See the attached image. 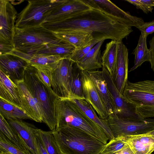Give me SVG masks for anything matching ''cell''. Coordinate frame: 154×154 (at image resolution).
<instances>
[{
	"label": "cell",
	"instance_id": "obj_1",
	"mask_svg": "<svg viewBox=\"0 0 154 154\" xmlns=\"http://www.w3.org/2000/svg\"><path fill=\"white\" fill-rule=\"evenodd\" d=\"M42 26L54 32L73 31L85 32L94 40L111 39L122 41L133 30L101 11L91 9L76 14L63 20L45 23Z\"/></svg>",
	"mask_w": 154,
	"mask_h": 154
},
{
	"label": "cell",
	"instance_id": "obj_2",
	"mask_svg": "<svg viewBox=\"0 0 154 154\" xmlns=\"http://www.w3.org/2000/svg\"><path fill=\"white\" fill-rule=\"evenodd\" d=\"M55 116L56 130L71 126L85 131L105 144L109 140L102 128L88 118L70 99L58 97Z\"/></svg>",
	"mask_w": 154,
	"mask_h": 154
},
{
	"label": "cell",
	"instance_id": "obj_3",
	"mask_svg": "<svg viewBox=\"0 0 154 154\" xmlns=\"http://www.w3.org/2000/svg\"><path fill=\"white\" fill-rule=\"evenodd\" d=\"M53 132L58 149L64 154H100L106 145L75 127L66 126Z\"/></svg>",
	"mask_w": 154,
	"mask_h": 154
},
{
	"label": "cell",
	"instance_id": "obj_4",
	"mask_svg": "<svg viewBox=\"0 0 154 154\" xmlns=\"http://www.w3.org/2000/svg\"><path fill=\"white\" fill-rule=\"evenodd\" d=\"M24 81L37 100L43 117V122L51 131L56 130L55 108L58 97L51 88L45 85L38 76L36 69L29 65L25 73Z\"/></svg>",
	"mask_w": 154,
	"mask_h": 154
},
{
	"label": "cell",
	"instance_id": "obj_5",
	"mask_svg": "<svg viewBox=\"0 0 154 154\" xmlns=\"http://www.w3.org/2000/svg\"><path fill=\"white\" fill-rule=\"evenodd\" d=\"M63 42L53 32L42 26L24 28H15L14 49L21 52L31 54Z\"/></svg>",
	"mask_w": 154,
	"mask_h": 154
},
{
	"label": "cell",
	"instance_id": "obj_6",
	"mask_svg": "<svg viewBox=\"0 0 154 154\" xmlns=\"http://www.w3.org/2000/svg\"><path fill=\"white\" fill-rule=\"evenodd\" d=\"M122 95L143 119L154 117V80H128Z\"/></svg>",
	"mask_w": 154,
	"mask_h": 154
},
{
	"label": "cell",
	"instance_id": "obj_7",
	"mask_svg": "<svg viewBox=\"0 0 154 154\" xmlns=\"http://www.w3.org/2000/svg\"><path fill=\"white\" fill-rule=\"evenodd\" d=\"M66 0L28 1L26 6L17 15L15 27L24 28L42 26L51 12Z\"/></svg>",
	"mask_w": 154,
	"mask_h": 154
},
{
	"label": "cell",
	"instance_id": "obj_8",
	"mask_svg": "<svg viewBox=\"0 0 154 154\" xmlns=\"http://www.w3.org/2000/svg\"><path fill=\"white\" fill-rule=\"evenodd\" d=\"M17 14L10 1L0 0V55L10 53L14 49Z\"/></svg>",
	"mask_w": 154,
	"mask_h": 154
},
{
	"label": "cell",
	"instance_id": "obj_9",
	"mask_svg": "<svg viewBox=\"0 0 154 154\" xmlns=\"http://www.w3.org/2000/svg\"><path fill=\"white\" fill-rule=\"evenodd\" d=\"M76 63L71 59H63L50 71L51 88L58 97L70 98L71 83Z\"/></svg>",
	"mask_w": 154,
	"mask_h": 154
},
{
	"label": "cell",
	"instance_id": "obj_10",
	"mask_svg": "<svg viewBox=\"0 0 154 154\" xmlns=\"http://www.w3.org/2000/svg\"><path fill=\"white\" fill-rule=\"evenodd\" d=\"M114 137L145 133L154 130V122L146 119L143 121H131L119 117L115 113L107 119Z\"/></svg>",
	"mask_w": 154,
	"mask_h": 154
},
{
	"label": "cell",
	"instance_id": "obj_11",
	"mask_svg": "<svg viewBox=\"0 0 154 154\" xmlns=\"http://www.w3.org/2000/svg\"><path fill=\"white\" fill-rule=\"evenodd\" d=\"M102 71L114 102L115 108L114 113L121 118L136 121H145L137 113L134 106L119 93L107 69L102 66Z\"/></svg>",
	"mask_w": 154,
	"mask_h": 154
},
{
	"label": "cell",
	"instance_id": "obj_12",
	"mask_svg": "<svg viewBox=\"0 0 154 154\" xmlns=\"http://www.w3.org/2000/svg\"><path fill=\"white\" fill-rule=\"evenodd\" d=\"M92 9L98 10L117 21L130 27H137L144 23L143 19L131 15L108 0H84Z\"/></svg>",
	"mask_w": 154,
	"mask_h": 154
},
{
	"label": "cell",
	"instance_id": "obj_13",
	"mask_svg": "<svg viewBox=\"0 0 154 154\" xmlns=\"http://www.w3.org/2000/svg\"><path fill=\"white\" fill-rule=\"evenodd\" d=\"M29 65L26 60L16 55L11 53L0 55V70L14 83L24 79Z\"/></svg>",
	"mask_w": 154,
	"mask_h": 154
},
{
	"label": "cell",
	"instance_id": "obj_14",
	"mask_svg": "<svg viewBox=\"0 0 154 154\" xmlns=\"http://www.w3.org/2000/svg\"><path fill=\"white\" fill-rule=\"evenodd\" d=\"M81 72L85 100L91 105L100 118L107 119L109 116L107 110L94 84L87 72L82 70Z\"/></svg>",
	"mask_w": 154,
	"mask_h": 154
},
{
	"label": "cell",
	"instance_id": "obj_15",
	"mask_svg": "<svg viewBox=\"0 0 154 154\" xmlns=\"http://www.w3.org/2000/svg\"><path fill=\"white\" fill-rule=\"evenodd\" d=\"M15 83L17 87L21 108L32 120L42 122L43 117L38 102L24 79Z\"/></svg>",
	"mask_w": 154,
	"mask_h": 154
},
{
	"label": "cell",
	"instance_id": "obj_16",
	"mask_svg": "<svg viewBox=\"0 0 154 154\" xmlns=\"http://www.w3.org/2000/svg\"><path fill=\"white\" fill-rule=\"evenodd\" d=\"M19 134L31 154H40L37 132L39 128L22 120H7Z\"/></svg>",
	"mask_w": 154,
	"mask_h": 154
},
{
	"label": "cell",
	"instance_id": "obj_17",
	"mask_svg": "<svg viewBox=\"0 0 154 154\" xmlns=\"http://www.w3.org/2000/svg\"><path fill=\"white\" fill-rule=\"evenodd\" d=\"M128 51L122 41L118 42L116 71L112 79L117 90L122 95L128 81Z\"/></svg>",
	"mask_w": 154,
	"mask_h": 154
},
{
	"label": "cell",
	"instance_id": "obj_18",
	"mask_svg": "<svg viewBox=\"0 0 154 154\" xmlns=\"http://www.w3.org/2000/svg\"><path fill=\"white\" fill-rule=\"evenodd\" d=\"M91 9L84 0H67L51 12L45 23L60 21L76 14Z\"/></svg>",
	"mask_w": 154,
	"mask_h": 154
},
{
	"label": "cell",
	"instance_id": "obj_19",
	"mask_svg": "<svg viewBox=\"0 0 154 154\" xmlns=\"http://www.w3.org/2000/svg\"><path fill=\"white\" fill-rule=\"evenodd\" d=\"M10 53L19 56L24 59L29 65L36 68L52 70L57 66L59 61L63 59L59 56L42 54H29L14 49Z\"/></svg>",
	"mask_w": 154,
	"mask_h": 154
},
{
	"label": "cell",
	"instance_id": "obj_20",
	"mask_svg": "<svg viewBox=\"0 0 154 154\" xmlns=\"http://www.w3.org/2000/svg\"><path fill=\"white\" fill-rule=\"evenodd\" d=\"M87 72L94 84L109 115L115 113L114 102L102 71L95 70Z\"/></svg>",
	"mask_w": 154,
	"mask_h": 154
},
{
	"label": "cell",
	"instance_id": "obj_21",
	"mask_svg": "<svg viewBox=\"0 0 154 154\" xmlns=\"http://www.w3.org/2000/svg\"><path fill=\"white\" fill-rule=\"evenodd\" d=\"M0 98L11 104L21 108L18 89L16 84L1 70Z\"/></svg>",
	"mask_w": 154,
	"mask_h": 154
},
{
	"label": "cell",
	"instance_id": "obj_22",
	"mask_svg": "<svg viewBox=\"0 0 154 154\" xmlns=\"http://www.w3.org/2000/svg\"><path fill=\"white\" fill-rule=\"evenodd\" d=\"M104 41L99 42L83 58L76 62L81 70L88 72L102 68L100 48Z\"/></svg>",
	"mask_w": 154,
	"mask_h": 154
},
{
	"label": "cell",
	"instance_id": "obj_23",
	"mask_svg": "<svg viewBox=\"0 0 154 154\" xmlns=\"http://www.w3.org/2000/svg\"><path fill=\"white\" fill-rule=\"evenodd\" d=\"M70 99L82 111L88 118L102 128L109 140H110L114 137L109 127L107 119H102L100 118L89 103L85 100Z\"/></svg>",
	"mask_w": 154,
	"mask_h": 154
},
{
	"label": "cell",
	"instance_id": "obj_24",
	"mask_svg": "<svg viewBox=\"0 0 154 154\" xmlns=\"http://www.w3.org/2000/svg\"><path fill=\"white\" fill-rule=\"evenodd\" d=\"M54 33L59 38L74 46L76 50L88 46L94 39L91 35L85 32L73 31Z\"/></svg>",
	"mask_w": 154,
	"mask_h": 154
},
{
	"label": "cell",
	"instance_id": "obj_25",
	"mask_svg": "<svg viewBox=\"0 0 154 154\" xmlns=\"http://www.w3.org/2000/svg\"><path fill=\"white\" fill-rule=\"evenodd\" d=\"M0 132L14 146L28 154H31L19 134L0 114Z\"/></svg>",
	"mask_w": 154,
	"mask_h": 154
},
{
	"label": "cell",
	"instance_id": "obj_26",
	"mask_svg": "<svg viewBox=\"0 0 154 154\" xmlns=\"http://www.w3.org/2000/svg\"><path fill=\"white\" fill-rule=\"evenodd\" d=\"M118 42L116 40H112L107 43L102 56V66L107 69L112 78L116 71Z\"/></svg>",
	"mask_w": 154,
	"mask_h": 154
},
{
	"label": "cell",
	"instance_id": "obj_27",
	"mask_svg": "<svg viewBox=\"0 0 154 154\" xmlns=\"http://www.w3.org/2000/svg\"><path fill=\"white\" fill-rule=\"evenodd\" d=\"M75 50L72 45L64 41L60 44L49 46L31 54L59 56L63 59H71Z\"/></svg>",
	"mask_w": 154,
	"mask_h": 154
},
{
	"label": "cell",
	"instance_id": "obj_28",
	"mask_svg": "<svg viewBox=\"0 0 154 154\" xmlns=\"http://www.w3.org/2000/svg\"><path fill=\"white\" fill-rule=\"evenodd\" d=\"M147 37L142 34L140 35L137 45L132 53L135 55L134 64L130 72L135 70L145 62H150V52L147 46Z\"/></svg>",
	"mask_w": 154,
	"mask_h": 154
},
{
	"label": "cell",
	"instance_id": "obj_29",
	"mask_svg": "<svg viewBox=\"0 0 154 154\" xmlns=\"http://www.w3.org/2000/svg\"><path fill=\"white\" fill-rule=\"evenodd\" d=\"M0 114L7 120H32L22 108L11 104L0 98Z\"/></svg>",
	"mask_w": 154,
	"mask_h": 154
},
{
	"label": "cell",
	"instance_id": "obj_30",
	"mask_svg": "<svg viewBox=\"0 0 154 154\" xmlns=\"http://www.w3.org/2000/svg\"><path fill=\"white\" fill-rule=\"evenodd\" d=\"M82 70L77 63L74 68L70 90V99L85 100L83 94Z\"/></svg>",
	"mask_w": 154,
	"mask_h": 154
},
{
	"label": "cell",
	"instance_id": "obj_31",
	"mask_svg": "<svg viewBox=\"0 0 154 154\" xmlns=\"http://www.w3.org/2000/svg\"><path fill=\"white\" fill-rule=\"evenodd\" d=\"M117 137L126 144L134 154H150L153 152L149 148L141 142L133 135Z\"/></svg>",
	"mask_w": 154,
	"mask_h": 154
},
{
	"label": "cell",
	"instance_id": "obj_32",
	"mask_svg": "<svg viewBox=\"0 0 154 154\" xmlns=\"http://www.w3.org/2000/svg\"><path fill=\"white\" fill-rule=\"evenodd\" d=\"M37 134L48 154H58L53 131H45L38 129Z\"/></svg>",
	"mask_w": 154,
	"mask_h": 154
},
{
	"label": "cell",
	"instance_id": "obj_33",
	"mask_svg": "<svg viewBox=\"0 0 154 154\" xmlns=\"http://www.w3.org/2000/svg\"><path fill=\"white\" fill-rule=\"evenodd\" d=\"M127 145L118 137H114L105 145L100 154H109L118 152Z\"/></svg>",
	"mask_w": 154,
	"mask_h": 154
},
{
	"label": "cell",
	"instance_id": "obj_34",
	"mask_svg": "<svg viewBox=\"0 0 154 154\" xmlns=\"http://www.w3.org/2000/svg\"><path fill=\"white\" fill-rule=\"evenodd\" d=\"M0 149L8 152L11 154H28L12 144L0 132Z\"/></svg>",
	"mask_w": 154,
	"mask_h": 154
},
{
	"label": "cell",
	"instance_id": "obj_35",
	"mask_svg": "<svg viewBox=\"0 0 154 154\" xmlns=\"http://www.w3.org/2000/svg\"><path fill=\"white\" fill-rule=\"evenodd\" d=\"M100 41L94 39L88 46L81 49L76 50L71 59L76 62L79 61L83 58L90 50Z\"/></svg>",
	"mask_w": 154,
	"mask_h": 154
},
{
	"label": "cell",
	"instance_id": "obj_36",
	"mask_svg": "<svg viewBox=\"0 0 154 154\" xmlns=\"http://www.w3.org/2000/svg\"><path fill=\"white\" fill-rule=\"evenodd\" d=\"M133 135L141 142L154 151V135L147 132Z\"/></svg>",
	"mask_w": 154,
	"mask_h": 154
},
{
	"label": "cell",
	"instance_id": "obj_37",
	"mask_svg": "<svg viewBox=\"0 0 154 154\" xmlns=\"http://www.w3.org/2000/svg\"><path fill=\"white\" fill-rule=\"evenodd\" d=\"M37 74L42 81L48 87L51 88L50 71L46 69L36 68Z\"/></svg>",
	"mask_w": 154,
	"mask_h": 154
},
{
	"label": "cell",
	"instance_id": "obj_38",
	"mask_svg": "<svg viewBox=\"0 0 154 154\" xmlns=\"http://www.w3.org/2000/svg\"><path fill=\"white\" fill-rule=\"evenodd\" d=\"M136 28L141 32V34L147 36L154 32V19L152 21L144 22Z\"/></svg>",
	"mask_w": 154,
	"mask_h": 154
},
{
	"label": "cell",
	"instance_id": "obj_39",
	"mask_svg": "<svg viewBox=\"0 0 154 154\" xmlns=\"http://www.w3.org/2000/svg\"><path fill=\"white\" fill-rule=\"evenodd\" d=\"M125 1L136 6L137 8L142 10L145 14L152 12L153 10V7L148 6L141 2L140 0H126Z\"/></svg>",
	"mask_w": 154,
	"mask_h": 154
},
{
	"label": "cell",
	"instance_id": "obj_40",
	"mask_svg": "<svg viewBox=\"0 0 154 154\" xmlns=\"http://www.w3.org/2000/svg\"><path fill=\"white\" fill-rule=\"evenodd\" d=\"M150 52V60L151 67L154 72V36L149 42Z\"/></svg>",
	"mask_w": 154,
	"mask_h": 154
},
{
	"label": "cell",
	"instance_id": "obj_41",
	"mask_svg": "<svg viewBox=\"0 0 154 154\" xmlns=\"http://www.w3.org/2000/svg\"><path fill=\"white\" fill-rule=\"evenodd\" d=\"M116 154H134L130 147L127 145L120 151L116 152Z\"/></svg>",
	"mask_w": 154,
	"mask_h": 154
},
{
	"label": "cell",
	"instance_id": "obj_42",
	"mask_svg": "<svg viewBox=\"0 0 154 154\" xmlns=\"http://www.w3.org/2000/svg\"><path fill=\"white\" fill-rule=\"evenodd\" d=\"M37 141L40 154H48L38 137Z\"/></svg>",
	"mask_w": 154,
	"mask_h": 154
},
{
	"label": "cell",
	"instance_id": "obj_43",
	"mask_svg": "<svg viewBox=\"0 0 154 154\" xmlns=\"http://www.w3.org/2000/svg\"><path fill=\"white\" fill-rule=\"evenodd\" d=\"M141 2L148 6L153 7L154 6V0H140Z\"/></svg>",
	"mask_w": 154,
	"mask_h": 154
},
{
	"label": "cell",
	"instance_id": "obj_44",
	"mask_svg": "<svg viewBox=\"0 0 154 154\" xmlns=\"http://www.w3.org/2000/svg\"><path fill=\"white\" fill-rule=\"evenodd\" d=\"M0 154H11L8 152L0 149Z\"/></svg>",
	"mask_w": 154,
	"mask_h": 154
},
{
	"label": "cell",
	"instance_id": "obj_45",
	"mask_svg": "<svg viewBox=\"0 0 154 154\" xmlns=\"http://www.w3.org/2000/svg\"><path fill=\"white\" fill-rule=\"evenodd\" d=\"M147 133L149 134L154 135V130Z\"/></svg>",
	"mask_w": 154,
	"mask_h": 154
},
{
	"label": "cell",
	"instance_id": "obj_46",
	"mask_svg": "<svg viewBox=\"0 0 154 154\" xmlns=\"http://www.w3.org/2000/svg\"><path fill=\"white\" fill-rule=\"evenodd\" d=\"M57 151L58 153V154H64L62 153L58 149L57 146Z\"/></svg>",
	"mask_w": 154,
	"mask_h": 154
},
{
	"label": "cell",
	"instance_id": "obj_47",
	"mask_svg": "<svg viewBox=\"0 0 154 154\" xmlns=\"http://www.w3.org/2000/svg\"><path fill=\"white\" fill-rule=\"evenodd\" d=\"M148 119V120L149 121L152 122H154V119Z\"/></svg>",
	"mask_w": 154,
	"mask_h": 154
},
{
	"label": "cell",
	"instance_id": "obj_48",
	"mask_svg": "<svg viewBox=\"0 0 154 154\" xmlns=\"http://www.w3.org/2000/svg\"><path fill=\"white\" fill-rule=\"evenodd\" d=\"M109 154H116V152L111 153Z\"/></svg>",
	"mask_w": 154,
	"mask_h": 154
},
{
	"label": "cell",
	"instance_id": "obj_49",
	"mask_svg": "<svg viewBox=\"0 0 154 154\" xmlns=\"http://www.w3.org/2000/svg\"><path fill=\"white\" fill-rule=\"evenodd\" d=\"M150 154H154V153H151Z\"/></svg>",
	"mask_w": 154,
	"mask_h": 154
}]
</instances>
